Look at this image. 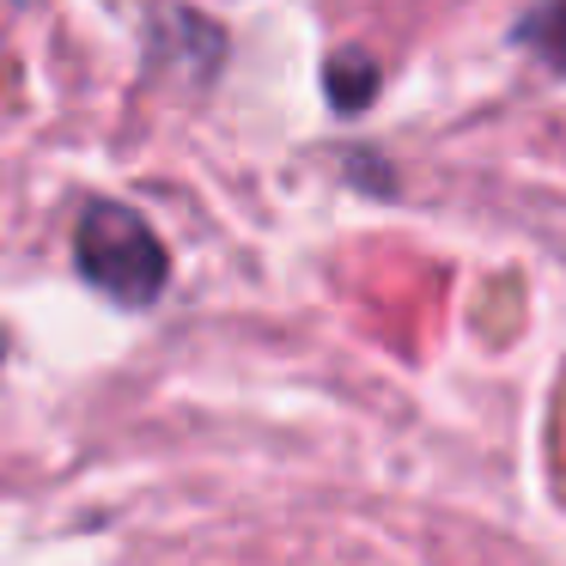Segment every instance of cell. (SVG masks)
Masks as SVG:
<instances>
[{"instance_id":"6da1fadb","label":"cell","mask_w":566,"mask_h":566,"mask_svg":"<svg viewBox=\"0 0 566 566\" xmlns=\"http://www.w3.org/2000/svg\"><path fill=\"white\" fill-rule=\"evenodd\" d=\"M74 262L98 293L116 305H153L171 281V256H165L159 232L123 201H86L74 220Z\"/></svg>"},{"instance_id":"7a4b0ae2","label":"cell","mask_w":566,"mask_h":566,"mask_svg":"<svg viewBox=\"0 0 566 566\" xmlns=\"http://www.w3.org/2000/svg\"><path fill=\"white\" fill-rule=\"evenodd\" d=\"M517 43H524L542 67L566 74V0H536L524 13V25H517Z\"/></svg>"},{"instance_id":"3957f363","label":"cell","mask_w":566,"mask_h":566,"mask_svg":"<svg viewBox=\"0 0 566 566\" xmlns=\"http://www.w3.org/2000/svg\"><path fill=\"white\" fill-rule=\"evenodd\" d=\"M0 347H7V335H0Z\"/></svg>"}]
</instances>
